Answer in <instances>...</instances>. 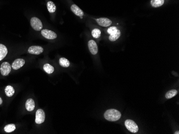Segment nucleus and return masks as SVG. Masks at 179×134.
<instances>
[{"label": "nucleus", "mask_w": 179, "mask_h": 134, "mask_svg": "<svg viewBox=\"0 0 179 134\" xmlns=\"http://www.w3.org/2000/svg\"><path fill=\"white\" fill-rule=\"evenodd\" d=\"M104 117L109 121H116L121 117V113L116 109H109L104 113Z\"/></svg>", "instance_id": "f257e3e1"}, {"label": "nucleus", "mask_w": 179, "mask_h": 134, "mask_svg": "<svg viewBox=\"0 0 179 134\" xmlns=\"http://www.w3.org/2000/svg\"><path fill=\"white\" fill-rule=\"evenodd\" d=\"M124 125L126 129L133 133H136L138 131V127L137 124L132 120L128 119L126 120Z\"/></svg>", "instance_id": "f03ea898"}, {"label": "nucleus", "mask_w": 179, "mask_h": 134, "mask_svg": "<svg viewBox=\"0 0 179 134\" xmlns=\"http://www.w3.org/2000/svg\"><path fill=\"white\" fill-rule=\"evenodd\" d=\"M30 23H31L32 27L35 31H39L42 29V27H43L42 22L38 18H37V17L32 18L30 21Z\"/></svg>", "instance_id": "7ed1b4c3"}, {"label": "nucleus", "mask_w": 179, "mask_h": 134, "mask_svg": "<svg viewBox=\"0 0 179 134\" xmlns=\"http://www.w3.org/2000/svg\"><path fill=\"white\" fill-rule=\"evenodd\" d=\"M45 120V113L42 109H38L36 113V123L37 124H42Z\"/></svg>", "instance_id": "20e7f679"}, {"label": "nucleus", "mask_w": 179, "mask_h": 134, "mask_svg": "<svg viewBox=\"0 0 179 134\" xmlns=\"http://www.w3.org/2000/svg\"><path fill=\"white\" fill-rule=\"evenodd\" d=\"M11 66L8 62H3L0 67L1 73L3 76H6L10 73Z\"/></svg>", "instance_id": "39448f33"}, {"label": "nucleus", "mask_w": 179, "mask_h": 134, "mask_svg": "<svg viewBox=\"0 0 179 134\" xmlns=\"http://www.w3.org/2000/svg\"><path fill=\"white\" fill-rule=\"evenodd\" d=\"M41 34L45 38L49 40H53L57 38V34L54 32L49 29H42L41 31Z\"/></svg>", "instance_id": "423d86ee"}, {"label": "nucleus", "mask_w": 179, "mask_h": 134, "mask_svg": "<svg viewBox=\"0 0 179 134\" xmlns=\"http://www.w3.org/2000/svg\"><path fill=\"white\" fill-rule=\"evenodd\" d=\"M88 48L90 53L93 55H95L98 52V48L96 42L94 40H90L88 42Z\"/></svg>", "instance_id": "0eeeda50"}, {"label": "nucleus", "mask_w": 179, "mask_h": 134, "mask_svg": "<svg viewBox=\"0 0 179 134\" xmlns=\"http://www.w3.org/2000/svg\"><path fill=\"white\" fill-rule=\"evenodd\" d=\"M44 49L41 47L37 46H34L30 47L28 49V53H30L31 54H40L43 53Z\"/></svg>", "instance_id": "6e6552de"}, {"label": "nucleus", "mask_w": 179, "mask_h": 134, "mask_svg": "<svg viewBox=\"0 0 179 134\" xmlns=\"http://www.w3.org/2000/svg\"><path fill=\"white\" fill-rule=\"evenodd\" d=\"M96 21L99 25L105 27L110 26L112 23V21L110 19L106 18H100L96 19Z\"/></svg>", "instance_id": "1a4fd4ad"}, {"label": "nucleus", "mask_w": 179, "mask_h": 134, "mask_svg": "<svg viewBox=\"0 0 179 134\" xmlns=\"http://www.w3.org/2000/svg\"><path fill=\"white\" fill-rule=\"evenodd\" d=\"M25 61L23 59H17L13 62V64L11 65V67L13 69L17 70V69H19L21 67H23L24 65L25 64Z\"/></svg>", "instance_id": "9d476101"}, {"label": "nucleus", "mask_w": 179, "mask_h": 134, "mask_svg": "<svg viewBox=\"0 0 179 134\" xmlns=\"http://www.w3.org/2000/svg\"><path fill=\"white\" fill-rule=\"evenodd\" d=\"M71 10L76 16L80 17L81 18H82L83 16L84 15V12L82 10V9H80L76 4L72 5L71 6Z\"/></svg>", "instance_id": "9b49d317"}, {"label": "nucleus", "mask_w": 179, "mask_h": 134, "mask_svg": "<svg viewBox=\"0 0 179 134\" xmlns=\"http://www.w3.org/2000/svg\"><path fill=\"white\" fill-rule=\"evenodd\" d=\"M26 109L29 112L33 111L35 107V103L32 99H28L25 103Z\"/></svg>", "instance_id": "f8f14e48"}, {"label": "nucleus", "mask_w": 179, "mask_h": 134, "mask_svg": "<svg viewBox=\"0 0 179 134\" xmlns=\"http://www.w3.org/2000/svg\"><path fill=\"white\" fill-rule=\"evenodd\" d=\"M8 54V49L6 47L2 44H0V61H2Z\"/></svg>", "instance_id": "ddd939ff"}, {"label": "nucleus", "mask_w": 179, "mask_h": 134, "mask_svg": "<svg viewBox=\"0 0 179 134\" xmlns=\"http://www.w3.org/2000/svg\"><path fill=\"white\" fill-rule=\"evenodd\" d=\"M5 93L7 96L9 97L13 96L14 93H15V90L14 88H13L12 86H7L5 88Z\"/></svg>", "instance_id": "4468645a"}, {"label": "nucleus", "mask_w": 179, "mask_h": 134, "mask_svg": "<svg viewBox=\"0 0 179 134\" xmlns=\"http://www.w3.org/2000/svg\"><path fill=\"white\" fill-rule=\"evenodd\" d=\"M165 0H151L150 3L154 8H158L164 4Z\"/></svg>", "instance_id": "2eb2a0df"}, {"label": "nucleus", "mask_w": 179, "mask_h": 134, "mask_svg": "<svg viewBox=\"0 0 179 134\" xmlns=\"http://www.w3.org/2000/svg\"><path fill=\"white\" fill-rule=\"evenodd\" d=\"M47 7L49 12L50 13H55L56 10V7L55 4L52 1H49L47 3Z\"/></svg>", "instance_id": "dca6fc26"}, {"label": "nucleus", "mask_w": 179, "mask_h": 134, "mask_svg": "<svg viewBox=\"0 0 179 134\" xmlns=\"http://www.w3.org/2000/svg\"><path fill=\"white\" fill-rule=\"evenodd\" d=\"M121 35V32L120 30L118 29V31L115 33L111 34L109 36V40L111 41H115L116 40H118L119 38H120Z\"/></svg>", "instance_id": "f3484780"}, {"label": "nucleus", "mask_w": 179, "mask_h": 134, "mask_svg": "<svg viewBox=\"0 0 179 134\" xmlns=\"http://www.w3.org/2000/svg\"><path fill=\"white\" fill-rule=\"evenodd\" d=\"M44 69L45 71L47 73L52 74L53 73L54 71V68L53 66L49 64H46L44 66Z\"/></svg>", "instance_id": "a211bd4d"}, {"label": "nucleus", "mask_w": 179, "mask_h": 134, "mask_svg": "<svg viewBox=\"0 0 179 134\" xmlns=\"http://www.w3.org/2000/svg\"><path fill=\"white\" fill-rule=\"evenodd\" d=\"M16 129V126L14 124H9L4 127V130L7 133L13 132Z\"/></svg>", "instance_id": "6ab92c4d"}, {"label": "nucleus", "mask_w": 179, "mask_h": 134, "mask_svg": "<svg viewBox=\"0 0 179 134\" xmlns=\"http://www.w3.org/2000/svg\"><path fill=\"white\" fill-rule=\"evenodd\" d=\"M177 94V91L175 89L169 90L168 92H166L165 95V97L166 99H171L175 96Z\"/></svg>", "instance_id": "aec40b11"}, {"label": "nucleus", "mask_w": 179, "mask_h": 134, "mask_svg": "<svg viewBox=\"0 0 179 134\" xmlns=\"http://www.w3.org/2000/svg\"><path fill=\"white\" fill-rule=\"evenodd\" d=\"M60 65L63 67H68L69 66V61L65 58H61L59 60Z\"/></svg>", "instance_id": "412c9836"}, {"label": "nucleus", "mask_w": 179, "mask_h": 134, "mask_svg": "<svg viewBox=\"0 0 179 134\" xmlns=\"http://www.w3.org/2000/svg\"><path fill=\"white\" fill-rule=\"evenodd\" d=\"M92 35L95 39H98L101 36V31L98 28H95L92 31Z\"/></svg>", "instance_id": "4be33fe9"}, {"label": "nucleus", "mask_w": 179, "mask_h": 134, "mask_svg": "<svg viewBox=\"0 0 179 134\" xmlns=\"http://www.w3.org/2000/svg\"><path fill=\"white\" fill-rule=\"evenodd\" d=\"M118 31V28L117 27H115V26H112V27H111L108 29L107 33L109 34H112L114 33H115Z\"/></svg>", "instance_id": "5701e85b"}, {"label": "nucleus", "mask_w": 179, "mask_h": 134, "mask_svg": "<svg viewBox=\"0 0 179 134\" xmlns=\"http://www.w3.org/2000/svg\"><path fill=\"white\" fill-rule=\"evenodd\" d=\"M2 102H3V101H2V99L0 97V105H1V104H2Z\"/></svg>", "instance_id": "b1692460"}, {"label": "nucleus", "mask_w": 179, "mask_h": 134, "mask_svg": "<svg viewBox=\"0 0 179 134\" xmlns=\"http://www.w3.org/2000/svg\"><path fill=\"white\" fill-rule=\"evenodd\" d=\"M174 134H179V131H178V132H175V133H174Z\"/></svg>", "instance_id": "393cba45"}]
</instances>
